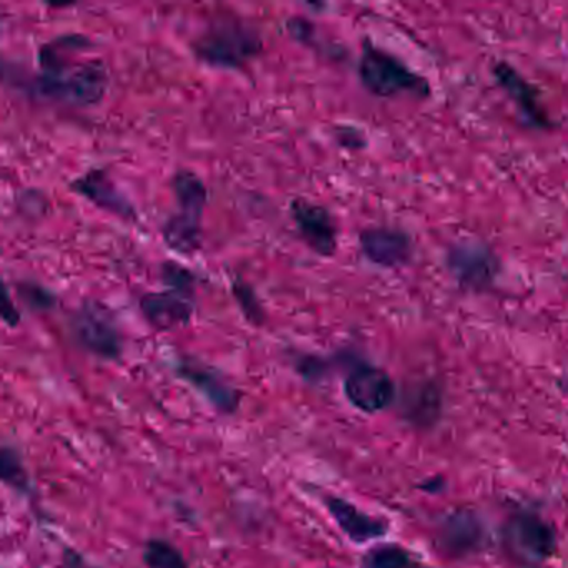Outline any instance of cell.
I'll return each instance as SVG.
<instances>
[{
    "instance_id": "obj_1",
    "label": "cell",
    "mask_w": 568,
    "mask_h": 568,
    "mask_svg": "<svg viewBox=\"0 0 568 568\" xmlns=\"http://www.w3.org/2000/svg\"><path fill=\"white\" fill-rule=\"evenodd\" d=\"M69 49V39H59L44 45L41 51V64L44 72L38 79V91L48 98L74 105H94L104 98L109 78L101 62H85L68 68L64 54Z\"/></svg>"
},
{
    "instance_id": "obj_2",
    "label": "cell",
    "mask_w": 568,
    "mask_h": 568,
    "mask_svg": "<svg viewBox=\"0 0 568 568\" xmlns=\"http://www.w3.org/2000/svg\"><path fill=\"white\" fill-rule=\"evenodd\" d=\"M358 78L375 98L390 99L412 94L417 99H427L430 95L427 79L412 71L400 59L372 44L364 45L358 62Z\"/></svg>"
},
{
    "instance_id": "obj_3",
    "label": "cell",
    "mask_w": 568,
    "mask_h": 568,
    "mask_svg": "<svg viewBox=\"0 0 568 568\" xmlns=\"http://www.w3.org/2000/svg\"><path fill=\"white\" fill-rule=\"evenodd\" d=\"M174 194L179 212L165 224L164 239L174 251L192 254L201 245V221L207 191L194 172L181 171L174 178Z\"/></svg>"
},
{
    "instance_id": "obj_4",
    "label": "cell",
    "mask_w": 568,
    "mask_h": 568,
    "mask_svg": "<svg viewBox=\"0 0 568 568\" xmlns=\"http://www.w3.org/2000/svg\"><path fill=\"white\" fill-rule=\"evenodd\" d=\"M505 545L517 560L524 564H541L557 551L554 528L530 511H518L508 518L504 527Z\"/></svg>"
},
{
    "instance_id": "obj_5",
    "label": "cell",
    "mask_w": 568,
    "mask_h": 568,
    "mask_svg": "<svg viewBox=\"0 0 568 568\" xmlns=\"http://www.w3.org/2000/svg\"><path fill=\"white\" fill-rule=\"evenodd\" d=\"M448 274L465 291L487 292L500 274V261L488 245L481 242H458L448 248Z\"/></svg>"
},
{
    "instance_id": "obj_6",
    "label": "cell",
    "mask_w": 568,
    "mask_h": 568,
    "mask_svg": "<svg viewBox=\"0 0 568 568\" xmlns=\"http://www.w3.org/2000/svg\"><path fill=\"white\" fill-rule=\"evenodd\" d=\"M261 48V41L251 29L241 24H215L199 39L197 55L209 64L239 68Z\"/></svg>"
},
{
    "instance_id": "obj_7",
    "label": "cell",
    "mask_w": 568,
    "mask_h": 568,
    "mask_svg": "<svg viewBox=\"0 0 568 568\" xmlns=\"http://www.w3.org/2000/svg\"><path fill=\"white\" fill-rule=\"evenodd\" d=\"M495 81L501 91L510 98L525 124L535 131H551L554 122L541 102L540 91L528 82L514 65L508 62H497L491 69Z\"/></svg>"
},
{
    "instance_id": "obj_8",
    "label": "cell",
    "mask_w": 568,
    "mask_h": 568,
    "mask_svg": "<svg viewBox=\"0 0 568 568\" xmlns=\"http://www.w3.org/2000/svg\"><path fill=\"white\" fill-rule=\"evenodd\" d=\"M344 392L357 410L378 414L394 402L395 384L384 368L361 364L352 368L345 378Z\"/></svg>"
},
{
    "instance_id": "obj_9",
    "label": "cell",
    "mask_w": 568,
    "mask_h": 568,
    "mask_svg": "<svg viewBox=\"0 0 568 568\" xmlns=\"http://www.w3.org/2000/svg\"><path fill=\"white\" fill-rule=\"evenodd\" d=\"M78 341L92 354L104 358H118L121 354V337L109 312L91 302L79 311L74 318Z\"/></svg>"
},
{
    "instance_id": "obj_10",
    "label": "cell",
    "mask_w": 568,
    "mask_h": 568,
    "mask_svg": "<svg viewBox=\"0 0 568 568\" xmlns=\"http://www.w3.org/2000/svg\"><path fill=\"white\" fill-rule=\"evenodd\" d=\"M362 254L382 268L405 267L414 257L410 235L398 229L372 227L361 234Z\"/></svg>"
},
{
    "instance_id": "obj_11",
    "label": "cell",
    "mask_w": 568,
    "mask_h": 568,
    "mask_svg": "<svg viewBox=\"0 0 568 568\" xmlns=\"http://www.w3.org/2000/svg\"><path fill=\"white\" fill-rule=\"evenodd\" d=\"M484 544V525L474 511L457 510L448 514L438 527L437 545L448 557H468L480 550Z\"/></svg>"
},
{
    "instance_id": "obj_12",
    "label": "cell",
    "mask_w": 568,
    "mask_h": 568,
    "mask_svg": "<svg viewBox=\"0 0 568 568\" xmlns=\"http://www.w3.org/2000/svg\"><path fill=\"white\" fill-rule=\"evenodd\" d=\"M292 217L302 237L318 255L328 257L334 254L337 248V227L327 209L297 199L292 202Z\"/></svg>"
},
{
    "instance_id": "obj_13",
    "label": "cell",
    "mask_w": 568,
    "mask_h": 568,
    "mask_svg": "<svg viewBox=\"0 0 568 568\" xmlns=\"http://www.w3.org/2000/svg\"><path fill=\"white\" fill-rule=\"evenodd\" d=\"M142 314L149 324L159 331H171L191 321L194 314V301L189 292L169 288L161 294H148L141 301Z\"/></svg>"
},
{
    "instance_id": "obj_14",
    "label": "cell",
    "mask_w": 568,
    "mask_h": 568,
    "mask_svg": "<svg viewBox=\"0 0 568 568\" xmlns=\"http://www.w3.org/2000/svg\"><path fill=\"white\" fill-rule=\"evenodd\" d=\"M325 505L341 530L357 544H365V541L384 537L387 534V525L384 521L358 510L354 504L344 498L328 497Z\"/></svg>"
},
{
    "instance_id": "obj_15",
    "label": "cell",
    "mask_w": 568,
    "mask_h": 568,
    "mask_svg": "<svg viewBox=\"0 0 568 568\" xmlns=\"http://www.w3.org/2000/svg\"><path fill=\"white\" fill-rule=\"evenodd\" d=\"M179 374L191 382L204 397L211 400L219 410L231 412L237 410L239 407V395L231 385L225 384L221 377L211 368L202 367V365L191 364V362H184L179 367Z\"/></svg>"
},
{
    "instance_id": "obj_16",
    "label": "cell",
    "mask_w": 568,
    "mask_h": 568,
    "mask_svg": "<svg viewBox=\"0 0 568 568\" xmlns=\"http://www.w3.org/2000/svg\"><path fill=\"white\" fill-rule=\"evenodd\" d=\"M72 187L79 194L88 197L89 201L98 204L99 207L114 212V214L122 215V217H131L132 212H134L132 205L115 191L114 185L111 184L104 172H89L85 178L78 179Z\"/></svg>"
},
{
    "instance_id": "obj_17",
    "label": "cell",
    "mask_w": 568,
    "mask_h": 568,
    "mask_svg": "<svg viewBox=\"0 0 568 568\" xmlns=\"http://www.w3.org/2000/svg\"><path fill=\"white\" fill-rule=\"evenodd\" d=\"M442 410V394L435 384H422L408 400L407 418L417 427H428Z\"/></svg>"
},
{
    "instance_id": "obj_18",
    "label": "cell",
    "mask_w": 568,
    "mask_h": 568,
    "mask_svg": "<svg viewBox=\"0 0 568 568\" xmlns=\"http://www.w3.org/2000/svg\"><path fill=\"white\" fill-rule=\"evenodd\" d=\"M144 564L148 568H189L182 551L164 538L145 541Z\"/></svg>"
},
{
    "instance_id": "obj_19",
    "label": "cell",
    "mask_w": 568,
    "mask_h": 568,
    "mask_svg": "<svg viewBox=\"0 0 568 568\" xmlns=\"http://www.w3.org/2000/svg\"><path fill=\"white\" fill-rule=\"evenodd\" d=\"M365 568H428L398 545H382L368 551Z\"/></svg>"
},
{
    "instance_id": "obj_20",
    "label": "cell",
    "mask_w": 568,
    "mask_h": 568,
    "mask_svg": "<svg viewBox=\"0 0 568 568\" xmlns=\"http://www.w3.org/2000/svg\"><path fill=\"white\" fill-rule=\"evenodd\" d=\"M0 460H2L0 462V470H2V480H4V484L11 485L16 490L28 491V471H26L18 452L9 447V445H4Z\"/></svg>"
},
{
    "instance_id": "obj_21",
    "label": "cell",
    "mask_w": 568,
    "mask_h": 568,
    "mask_svg": "<svg viewBox=\"0 0 568 568\" xmlns=\"http://www.w3.org/2000/svg\"><path fill=\"white\" fill-rule=\"evenodd\" d=\"M164 282L169 285V288L194 294V277H192L191 272L185 271L181 265L165 264Z\"/></svg>"
},
{
    "instance_id": "obj_22",
    "label": "cell",
    "mask_w": 568,
    "mask_h": 568,
    "mask_svg": "<svg viewBox=\"0 0 568 568\" xmlns=\"http://www.w3.org/2000/svg\"><path fill=\"white\" fill-rule=\"evenodd\" d=\"M2 318H4L6 324L12 325V327H14V325H18L19 318H21L19 312L16 311L14 307H11L8 291H6L4 294V308H2Z\"/></svg>"
},
{
    "instance_id": "obj_23",
    "label": "cell",
    "mask_w": 568,
    "mask_h": 568,
    "mask_svg": "<svg viewBox=\"0 0 568 568\" xmlns=\"http://www.w3.org/2000/svg\"><path fill=\"white\" fill-rule=\"evenodd\" d=\"M65 568H94L92 565L85 564L84 558L81 555L75 554V551H65Z\"/></svg>"
}]
</instances>
